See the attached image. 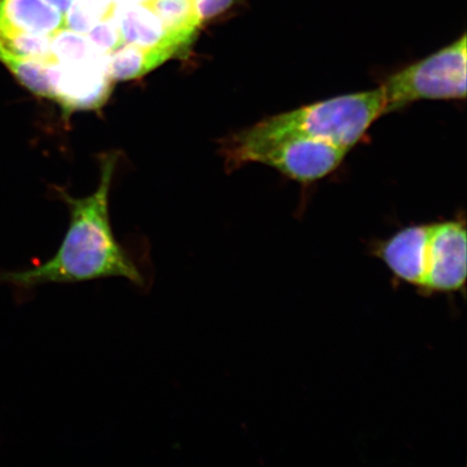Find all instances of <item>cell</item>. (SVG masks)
Here are the masks:
<instances>
[{
	"label": "cell",
	"instance_id": "cell-1",
	"mask_svg": "<svg viewBox=\"0 0 467 467\" xmlns=\"http://www.w3.org/2000/svg\"><path fill=\"white\" fill-rule=\"evenodd\" d=\"M115 160L104 161L100 185L81 200L67 197L71 222L60 248L49 261L31 270L5 273L0 280L33 288L47 284H78L107 278H125L148 290L150 268H146L115 238L109 215V192Z\"/></svg>",
	"mask_w": 467,
	"mask_h": 467
},
{
	"label": "cell",
	"instance_id": "cell-2",
	"mask_svg": "<svg viewBox=\"0 0 467 467\" xmlns=\"http://www.w3.org/2000/svg\"><path fill=\"white\" fill-rule=\"evenodd\" d=\"M383 114L387 105L379 87L267 117L251 128L265 134L317 140L348 151Z\"/></svg>",
	"mask_w": 467,
	"mask_h": 467
},
{
	"label": "cell",
	"instance_id": "cell-3",
	"mask_svg": "<svg viewBox=\"0 0 467 467\" xmlns=\"http://www.w3.org/2000/svg\"><path fill=\"white\" fill-rule=\"evenodd\" d=\"M227 166L235 169L259 162L301 183H311L334 172L348 150L299 136H275L253 128L234 134L223 146Z\"/></svg>",
	"mask_w": 467,
	"mask_h": 467
},
{
	"label": "cell",
	"instance_id": "cell-4",
	"mask_svg": "<svg viewBox=\"0 0 467 467\" xmlns=\"http://www.w3.org/2000/svg\"><path fill=\"white\" fill-rule=\"evenodd\" d=\"M466 35L451 45L390 75L379 87L387 113L422 100L466 98Z\"/></svg>",
	"mask_w": 467,
	"mask_h": 467
},
{
	"label": "cell",
	"instance_id": "cell-5",
	"mask_svg": "<svg viewBox=\"0 0 467 467\" xmlns=\"http://www.w3.org/2000/svg\"><path fill=\"white\" fill-rule=\"evenodd\" d=\"M467 233L465 221L453 219L431 224L428 270L423 297L466 296Z\"/></svg>",
	"mask_w": 467,
	"mask_h": 467
},
{
	"label": "cell",
	"instance_id": "cell-6",
	"mask_svg": "<svg viewBox=\"0 0 467 467\" xmlns=\"http://www.w3.org/2000/svg\"><path fill=\"white\" fill-rule=\"evenodd\" d=\"M431 224L409 225L387 239L370 243L368 251L388 268L395 285H409L417 294L422 288L428 270Z\"/></svg>",
	"mask_w": 467,
	"mask_h": 467
},
{
	"label": "cell",
	"instance_id": "cell-7",
	"mask_svg": "<svg viewBox=\"0 0 467 467\" xmlns=\"http://www.w3.org/2000/svg\"><path fill=\"white\" fill-rule=\"evenodd\" d=\"M107 57L74 64H58V78L54 100L64 109H98L109 96L110 79L107 71Z\"/></svg>",
	"mask_w": 467,
	"mask_h": 467
},
{
	"label": "cell",
	"instance_id": "cell-8",
	"mask_svg": "<svg viewBox=\"0 0 467 467\" xmlns=\"http://www.w3.org/2000/svg\"><path fill=\"white\" fill-rule=\"evenodd\" d=\"M113 20L124 45L145 49L166 48L175 55L190 46L169 32L148 5L117 3Z\"/></svg>",
	"mask_w": 467,
	"mask_h": 467
},
{
	"label": "cell",
	"instance_id": "cell-9",
	"mask_svg": "<svg viewBox=\"0 0 467 467\" xmlns=\"http://www.w3.org/2000/svg\"><path fill=\"white\" fill-rule=\"evenodd\" d=\"M63 27V16L46 0H0V36L10 34L52 36Z\"/></svg>",
	"mask_w": 467,
	"mask_h": 467
},
{
	"label": "cell",
	"instance_id": "cell-10",
	"mask_svg": "<svg viewBox=\"0 0 467 467\" xmlns=\"http://www.w3.org/2000/svg\"><path fill=\"white\" fill-rule=\"evenodd\" d=\"M174 55L171 49H145L125 44L108 55V75L112 80L136 79L160 67Z\"/></svg>",
	"mask_w": 467,
	"mask_h": 467
},
{
	"label": "cell",
	"instance_id": "cell-11",
	"mask_svg": "<svg viewBox=\"0 0 467 467\" xmlns=\"http://www.w3.org/2000/svg\"><path fill=\"white\" fill-rule=\"evenodd\" d=\"M3 63L35 95L55 99L58 78V64L56 61L10 57Z\"/></svg>",
	"mask_w": 467,
	"mask_h": 467
},
{
	"label": "cell",
	"instance_id": "cell-12",
	"mask_svg": "<svg viewBox=\"0 0 467 467\" xmlns=\"http://www.w3.org/2000/svg\"><path fill=\"white\" fill-rule=\"evenodd\" d=\"M150 8L175 37L191 44L202 22L198 19L195 0H151Z\"/></svg>",
	"mask_w": 467,
	"mask_h": 467
},
{
	"label": "cell",
	"instance_id": "cell-13",
	"mask_svg": "<svg viewBox=\"0 0 467 467\" xmlns=\"http://www.w3.org/2000/svg\"><path fill=\"white\" fill-rule=\"evenodd\" d=\"M52 57L58 64H74L102 56L86 35L63 27L51 36Z\"/></svg>",
	"mask_w": 467,
	"mask_h": 467
},
{
	"label": "cell",
	"instance_id": "cell-14",
	"mask_svg": "<svg viewBox=\"0 0 467 467\" xmlns=\"http://www.w3.org/2000/svg\"><path fill=\"white\" fill-rule=\"evenodd\" d=\"M116 5V0H74L63 16L64 27L87 35L99 22L113 16Z\"/></svg>",
	"mask_w": 467,
	"mask_h": 467
},
{
	"label": "cell",
	"instance_id": "cell-15",
	"mask_svg": "<svg viewBox=\"0 0 467 467\" xmlns=\"http://www.w3.org/2000/svg\"><path fill=\"white\" fill-rule=\"evenodd\" d=\"M86 36L95 46V48L103 55H109L124 45L113 16L99 22Z\"/></svg>",
	"mask_w": 467,
	"mask_h": 467
},
{
	"label": "cell",
	"instance_id": "cell-16",
	"mask_svg": "<svg viewBox=\"0 0 467 467\" xmlns=\"http://www.w3.org/2000/svg\"><path fill=\"white\" fill-rule=\"evenodd\" d=\"M234 2L235 0H195L198 19L202 23L213 19L230 9Z\"/></svg>",
	"mask_w": 467,
	"mask_h": 467
},
{
	"label": "cell",
	"instance_id": "cell-17",
	"mask_svg": "<svg viewBox=\"0 0 467 467\" xmlns=\"http://www.w3.org/2000/svg\"><path fill=\"white\" fill-rule=\"evenodd\" d=\"M46 2L51 5L52 7L56 8L58 13L64 16L68 9L71 8L74 0H46Z\"/></svg>",
	"mask_w": 467,
	"mask_h": 467
},
{
	"label": "cell",
	"instance_id": "cell-18",
	"mask_svg": "<svg viewBox=\"0 0 467 467\" xmlns=\"http://www.w3.org/2000/svg\"><path fill=\"white\" fill-rule=\"evenodd\" d=\"M151 0H116L119 4H134V5H148Z\"/></svg>",
	"mask_w": 467,
	"mask_h": 467
}]
</instances>
